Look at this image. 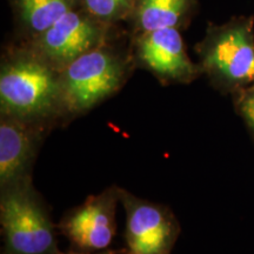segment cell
<instances>
[{
  "mask_svg": "<svg viewBox=\"0 0 254 254\" xmlns=\"http://www.w3.org/2000/svg\"><path fill=\"white\" fill-rule=\"evenodd\" d=\"M0 109L2 116L47 125V120L63 113L56 68L36 52L6 60L0 73Z\"/></svg>",
  "mask_w": 254,
  "mask_h": 254,
  "instance_id": "6da1fadb",
  "label": "cell"
},
{
  "mask_svg": "<svg viewBox=\"0 0 254 254\" xmlns=\"http://www.w3.org/2000/svg\"><path fill=\"white\" fill-rule=\"evenodd\" d=\"M199 67L212 85L234 94L254 84V18H233L209 25L199 44Z\"/></svg>",
  "mask_w": 254,
  "mask_h": 254,
  "instance_id": "7a4b0ae2",
  "label": "cell"
},
{
  "mask_svg": "<svg viewBox=\"0 0 254 254\" xmlns=\"http://www.w3.org/2000/svg\"><path fill=\"white\" fill-rule=\"evenodd\" d=\"M4 254H56L55 225L31 178L1 190Z\"/></svg>",
  "mask_w": 254,
  "mask_h": 254,
  "instance_id": "3957f363",
  "label": "cell"
},
{
  "mask_svg": "<svg viewBox=\"0 0 254 254\" xmlns=\"http://www.w3.org/2000/svg\"><path fill=\"white\" fill-rule=\"evenodd\" d=\"M123 78L124 65L114 53L99 47L88 51L59 74L63 113L91 110L118 90Z\"/></svg>",
  "mask_w": 254,
  "mask_h": 254,
  "instance_id": "277c9868",
  "label": "cell"
},
{
  "mask_svg": "<svg viewBox=\"0 0 254 254\" xmlns=\"http://www.w3.org/2000/svg\"><path fill=\"white\" fill-rule=\"evenodd\" d=\"M126 213L125 238L134 254H171L180 227L172 212L163 205L142 200L119 189Z\"/></svg>",
  "mask_w": 254,
  "mask_h": 254,
  "instance_id": "5b68a950",
  "label": "cell"
},
{
  "mask_svg": "<svg viewBox=\"0 0 254 254\" xmlns=\"http://www.w3.org/2000/svg\"><path fill=\"white\" fill-rule=\"evenodd\" d=\"M119 189L111 187L72 209L60 222V230L82 252H103L116 233V208Z\"/></svg>",
  "mask_w": 254,
  "mask_h": 254,
  "instance_id": "8992f818",
  "label": "cell"
},
{
  "mask_svg": "<svg viewBox=\"0 0 254 254\" xmlns=\"http://www.w3.org/2000/svg\"><path fill=\"white\" fill-rule=\"evenodd\" d=\"M100 39V28L93 21L69 11L40 34L34 52L56 69H63L80 56L98 47Z\"/></svg>",
  "mask_w": 254,
  "mask_h": 254,
  "instance_id": "52a82bcc",
  "label": "cell"
},
{
  "mask_svg": "<svg viewBox=\"0 0 254 254\" xmlns=\"http://www.w3.org/2000/svg\"><path fill=\"white\" fill-rule=\"evenodd\" d=\"M138 55L146 67L164 80L189 82L201 72L190 62L176 27L145 32L139 40Z\"/></svg>",
  "mask_w": 254,
  "mask_h": 254,
  "instance_id": "ba28073f",
  "label": "cell"
},
{
  "mask_svg": "<svg viewBox=\"0 0 254 254\" xmlns=\"http://www.w3.org/2000/svg\"><path fill=\"white\" fill-rule=\"evenodd\" d=\"M43 125L2 116L0 120V189L30 177Z\"/></svg>",
  "mask_w": 254,
  "mask_h": 254,
  "instance_id": "9c48e42d",
  "label": "cell"
},
{
  "mask_svg": "<svg viewBox=\"0 0 254 254\" xmlns=\"http://www.w3.org/2000/svg\"><path fill=\"white\" fill-rule=\"evenodd\" d=\"M193 0H141L138 23L144 32L176 27Z\"/></svg>",
  "mask_w": 254,
  "mask_h": 254,
  "instance_id": "30bf717a",
  "label": "cell"
},
{
  "mask_svg": "<svg viewBox=\"0 0 254 254\" xmlns=\"http://www.w3.org/2000/svg\"><path fill=\"white\" fill-rule=\"evenodd\" d=\"M18 5L25 23L40 34L71 11V0H18Z\"/></svg>",
  "mask_w": 254,
  "mask_h": 254,
  "instance_id": "8fae6325",
  "label": "cell"
},
{
  "mask_svg": "<svg viewBox=\"0 0 254 254\" xmlns=\"http://www.w3.org/2000/svg\"><path fill=\"white\" fill-rule=\"evenodd\" d=\"M237 113L254 138V84L233 94Z\"/></svg>",
  "mask_w": 254,
  "mask_h": 254,
  "instance_id": "7c38bea8",
  "label": "cell"
},
{
  "mask_svg": "<svg viewBox=\"0 0 254 254\" xmlns=\"http://www.w3.org/2000/svg\"><path fill=\"white\" fill-rule=\"evenodd\" d=\"M129 0H85L87 8L99 18H112L119 14Z\"/></svg>",
  "mask_w": 254,
  "mask_h": 254,
  "instance_id": "4fadbf2b",
  "label": "cell"
},
{
  "mask_svg": "<svg viewBox=\"0 0 254 254\" xmlns=\"http://www.w3.org/2000/svg\"><path fill=\"white\" fill-rule=\"evenodd\" d=\"M56 254H112L109 251H103V252H82V251H71V252H57Z\"/></svg>",
  "mask_w": 254,
  "mask_h": 254,
  "instance_id": "5bb4252c",
  "label": "cell"
},
{
  "mask_svg": "<svg viewBox=\"0 0 254 254\" xmlns=\"http://www.w3.org/2000/svg\"><path fill=\"white\" fill-rule=\"evenodd\" d=\"M126 254H134V253H133V252H131V251H129V252H128V253H126Z\"/></svg>",
  "mask_w": 254,
  "mask_h": 254,
  "instance_id": "9a60e30c",
  "label": "cell"
}]
</instances>
